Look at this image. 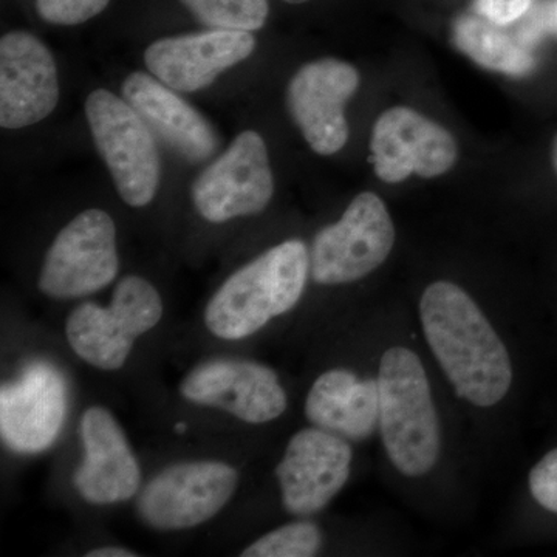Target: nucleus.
<instances>
[{"label":"nucleus","mask_w":557,"mask_h":557,"mask_svg":"<svg viewBox=\"0 0 557 557\" xmlns=\"http://www.w3.org/2000/svg\"><path fill=\"white\" fill-rule=\"evenodd\" d=\"M420 321L458 397L478 408L507 397L512 384L508 348L468 292L449 281L429 285L420 299Z\"/></svg>","instance_id":"1"},{"label":"nucleus","mask_w":557,"mask_h":557,"mask_svg":"<svg viewBox=\"0 0 557 557\" xmlns=\"http://www.w3.org/2000/svg\"><path fill=\"white\" fill-rule=\"evenodd\" d=\"M310 273V252L285 240L231 274L205 310V324L220 339L239 341L295 309Z\"/></svg>","instance_id":"2"},{"label":"nucleus","mask_w":557,"mask_h":557,"mask_svg":"<svg viewBox=\"0 0 557 557\" xmlns=\"http://www.w3.org/2000/svg\"><path fill=\"white\" fill-rule=\"evenodd\" d=\"M380 432L388 460L401 474L434 469L442 434L423 362L408 347L387 348L379 370Z\"/></svg>","instance_id":"3"},{"label":"nucleus","mask_w":557,"mask_h":557,"mask_svg":"<svg viewBox=\"0 0 557 557\" xmlns=\"http://www.w3.org/2000/svg\"><path fill=\"white\" fill-rule=\"evenodd\" d=\"M163 300L150 282L139 276L121 278L108 309L86 302L65 322L70 347L87 364L119 370L129 358L135 339L159 324Z\"/></svg>","instance_id":"4"},{"label":"nucleus","mask_w":557,"mask_h":557,"mask_svg":"<svg viewBox=\"0 0 557 557\" xmlns=\"http://www.w3.org/2000/svg\"><path fill=\"white\" fill-rule=\"evenodd\" d=\"M86 116L121 199L132 208L148 207L160 185L153 132L129 102L106 89L94 90L87 97Z\"/></svg>","instance_id":"5"},{"label":"nucleus","mask_w":557,"mask_h":557,"mask_svg":"<svg viewBox=\"0 0 557 557\" xmlns=\"http://www.w3.org/2000/svg\"><path fill=\"white\" fill-rule=\"evenodd\" d=\"M395 245L394 220L376 194L361 193L338 222L314 237L310 273L321 285L357 282L379 270Z\"/></svg>","instance_id":"6"},{"label":"nucleus","mask_w":557,"mask_h":557,"mask_svg":"<svg viewBox=\"0 0 557 557\" xmlns=\"http://www.w3.org/2000/svg\"><path fill=\"white\" fill-rule=\"evenodd\" d=\"M119 270L115 222L101 209H87L51 244L39 289L53 299L84 298L112 284Z\"/></svg>","instance_id":"7"},{"label":"nucleus","mask_w":557,"mask_h":557,"mask_svg":"<svg viewBox=\"0 0 557 557\" xmlns=\"http://www.w3.org/2000/svg\"><path fill=\"white\" fill-rule=\"evenodd\" d=\"M237 485L239 472L223 461L175 463L143 487L138 512L156 530H189L218 516Z\"/></svg>","instance_id":"8"},{"label":"nucleus","mask_w":557,"mask_h":557,"mask_svg":"<svg viewBox=\"0 0 557 557\" xmlns=\"http://www.w3.org/2000/svg\"><path fill=\"white\" fill-rule=\"evenodd\" d=\"M274 194L269 149L258 132L244 131L194 182L190 196L205 220H228L260 214Z\"/></svg>","instance_id":"9"},{"label":"nucleus","mask_w":557,"mask_h":557,"mask_svg":"<svg viewBox=\"0 0 557 557\" xmlns=\"http://www.w3.org/2000/svg\"><path fill=\"white\" fill-rule=\"evenodd\" d=\"M373 171L397 185L418 175L435 178L456 166L458 146L448 129L417 110L397 106L381 113L370 138Z\"/></svg>","instance_id":"10"},{"label":"nucleus","mask_w":557,"mask_h":557,"mask_svg":"<svg viewBox=\"0 0 557 557\" xmlns=\"http://www.w3.org/2000/svg\"><path fill=\"white\" fill-rule=\"evenodd\" d=\"M358 87V70L335 58L304 64L289 79V116L318 156H335L347 145L346 106Z\"/></svg>","instance_id":"11"},{"label":"nucleus","mask_w":557,"mask_h":557,"mask_svg":"<svg viewBox=\"0 0 557 557\" xmlns=\"http://www.w3.org/2000/svg\"><path fill=\"white\" fill-rule=\"evenodd\" d=\"M351 458L347 440L324 429L293 435L276 468L284 508L298 518L322 511L350 478Z\"/></svg>","instance_id":"12"},{"label":"nucleus","mask_w":557,"mask_h":557,"mask_svg":"<svg viewBox=\"0 0 557 557\" xmlns=\"http://www.w3.org/2000/svg\"><path fill=\"white\" fill-rule=\"evenodd\" d=\"M180 394L194 405L225 410L249 424L270 423L288 399L274 370L245 359L219 358L190 370Z\"/></svg>","instance_id":"13"},{"label":"nucleus","mask_w":557,"mask_h":557,"mask_svg":"<svg viewBox=\"0 0 557 557\" xmlns=\"http://www.w3.org/2000/svg\"><path fill=\"white\" fill-rule=\"evenodd\" d=\"M58 101V67L49 47L32 33H7L0 39V126L24 129L38 124Z\"/></svg>","instance_id":"14"},{"label":"nucleus","mask_w":557,"mask_h":557,"mask_svg":"<svg viewBox=\"0 0 557 557\" xmlns=\"http://www.w3.org/2000/svg\"><path fill=\"white\" fill-rule=\"evenodd\" d=\"M67 413V387L53 366L36 362L0 391L3 443L21 454L49 448L60 435Z\"/></svg>","instance_id":"15"},{"label":"nucleus","mask_w":557,"mask_h":557,"mask_svg":"<svg viewBox=\"0 0 557 557\" xmlns=\"http://www.w3.org/2000/svg\"><path fill=\"white\" fill-rule=\"evenodd\" d=\"M251 32L208 30L172 36L150 44L145 51L149 72L175 91L207 89L225 70L255 53Z\"/></svg>","instance_id":"16"},{"label":"nucleus","mask_w":557,"mask_h":557,"mask_svg":"<svg viewBox=\"0 0 557 557\" xmlns=\"http://www.w3.org/2000/svg\"><path fill=\"white\" fill-rule=\"evenodd\" d=\"M84 458L73 483L91 505H113L138 493L141 471L119 421L108 409L94 406L79 423Z\"/></svg>","instance_id":"17"},{"label":"nucleus","mask_w":557,"mask_h":557,"mask_svg":"<svg viewBox=\"0 0 557 557\" xmlns=\"http://www.w3.org/2000/svg\"><path fill=\"white\" fill-rule=\"evenodd\" d=\"M121 91L153 135L183 159L200 163L218 150L220 141L214 127L160 79L135 72L124 79Z\"/></svg>","instance_id":"18"},{"label":"nucleus","mask_w":557,"mask_h":557,"mask_svg":"<svg viewBox=\"0 0 557 557\" xmlns=\"http://www.w3.org/2000/svg\"><path fill=\"white\" fill-rule=\"evenodd\" d=\"M306 416L313 426L351 442L369 438L380 424L379 380L330 369L310 387Z\"/></svg>","instance_id":"19"},{"label":"nucleus","mask_w":557,"mask_h":557,"mask_svg":"<svg viewBox=\"0 0 557 557\" xmlns=\"http://www.w3.org/2000/svg\"><path fill=\"white\" fill-rule=\"evenodd\" d=\"M453 42L475 64L509 76H525L536 67L527 46L482 14H463L454 22Z\"/></svg>","instance_id":"20"},{"label":"nucleus","mask_w":557,"mask_h":557,"mask_svg":"<svg viewBox=\"0 0 557 557\" xmlns=\"http://www.w3.org/2000/svg\"><path fill=\"white\" fill-rule=\"evenodd\" d=\"M212 30L258 32L270 14L269 0H180Z\"/></svg>","instance_id":"21"},{"label":"nucleus","mask_w":557,"mask_h":557,"mask_svg":"<svg viewBox=\"0 0 557 557\" xmlns=\"http://www.w3.org/2000/svg\"><path fill=\"white\" fill-rule=\"evenodd\" d=\"M322 545L318 525L307 520L287 523L270 531L242 552L244 557H311Z\"/></svg>","instance_id":"22"},{"label":"nucleus","mask_w":557,"mask_h":557,"mask_svg":"<svg viewBox=\"0 0 557 557\" xmlns=\"http://www.w3.org/2000/svg\"><path fill=\"white\" fill-rule=\"evenodd\" d=\"M110 0H36L40 20L53 25H79L108 9Z\"/></svg>","instance_id":"23"},{"label":"nucleus","mask_w":557,"mask_h":557,"mask_svg":"<svg viewBox=\"0 0 557 557\" xmlns=\"http://www.w3.org/2000/svg\"><path fill=\"white\" fill-rule=\"evenodd\" d=\"M531 496L542 508L557 515V448L549 450L531 469L528 478Z\"/></svg>","instance_id":"24"},{"label":"nucleus","mask_w":557,"mask_h":557,"mask_svg":"<svg viewBox=\"0 0 557 557\" xmlns=\"http://www.w3.org/2000/svg\"><path fill=\"white\" fill-rule=\"evenodd\" d=\"M547 33L557 35V0H549L528 11L519 27L518 39L528 47Z\"/></svg>","instance_id":"25"},{"label":"nucleus","mask_w":557,"mask_h":557,"mask_svg":"<svg viewBox=\"0 0 557 557\" xmlns=\"http://www.w3.org/2000/svg\"><path fill=\"white\" fill-rule=\"evenodd\" d=\"M531 5L533 0H475L478 13L502 27L522 20Z\"/></svg>","instance_id":"26"},{"label":"nucleus","mask_w":557,"mask_h":557,"mask_svg":"<svg viewBox=\"0 0 557 557\" xmlns=\"http://www.w3.org/2000/svg\"><path fill=\"white\" fill-rule=\"evenodd\" d=\"M138 556L137 553L132 552V549L121 548V547H104L91 549V552L86 553V557H135Z\"/></svg>","instance_id":"27"},{"label":"nucleus","mask_w":557,"mask_h":557,"mask_svg":"<svg viewBox=\"0 0 557 557\" xmlns=\"http://www.w3.org/2000/svg\"><path fill=\"white\" fill-rule=\"evenodd\" d=\"M552 157H553V166H555V170L557 172V135H556V138H555V143H553Z\"/></svg>","instance_id":"28"},{"label":"nucleus","mask_w":557,"mask_h":557,"mask_svg":"<svg viewBox=\"0 0 557 557\" xmlns=\"http://www.w3.org/2000/svg\"><path fill=\"white\" fill-rule=\"evenodd\" d=\"M284 2L293 3V5H299V3L309 2V0H284Z\"/></svg>","instance_id":"29"}]
</instances>
